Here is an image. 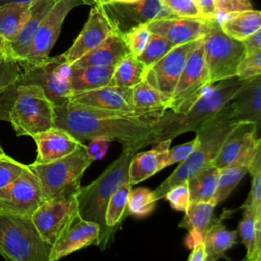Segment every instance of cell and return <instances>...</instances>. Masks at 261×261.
Segmentation results:
<instances>
[{
  "label": "cell",
  "instance_id": "obj_1",
  "mask_svg": "<svg viewBox=\"0 0 261 261\" xmlns=\"http://www.w3.org/2000/svg\"><path fill=\"white\" fill-rule=\"evenodd\" d=\"M54 111L55 126L66 130L79 142L103 137L119 142L122 151L132 154L157 143L163 127L162 116L154 119L135 112L95 108L71 101L54 106Z\"/></svg>",
  "mask_w": 261,
  "mask_h": 261
},
{
  "label": "cell",
  "instance_id": "obj_2",
  "mask_svg": "<svg viewBox=\"0 0 261 261\" xmlns=\"http://www.w3.org/2000/svg\"><path fill=\"white\" fill-rule=\"evenodd\" d=\"M238 122L239 120L232 117V107L228 103L216 115L201 125L196 130L198 144L194 152L180 162L175 170L153 191L155 199L157 201L162 199L170 188L187 181L202 167L212 163L228 134Z\"/></svg>",
  "mask_w": 261,
  "mask_h": 261
},
{
  "label": "cell",
  "instance_id": "obj_3",
  "mask_svg": "<svg viewBox=\"0 0 261 261\" xmlns=\"http://www.w3.org/2000/svg\"><path fill=\"white\" fill-rule=\"evenodd\" d=\"M133 155L122 151L120 156L98 178L87 186H81L76 196L80 218L95 222L100 226V238L97 246L102 250L106 248L112 238L105 222L106 207L116 189L128 180V167Z\"/></svg>",
  "mask_w": 261,
  "mask_h": 261
},
{
  "label": "cell",
  "instance_id": "obj_4",
  "mask_svg": "<svg viewBox=\"0 0 261 261\" xmlns=\"http://www.w3.org/2000/svg\"><path fill=\"white\" fill-rule=\"evenodd\" d=\"M241 84L242 80L238 76L211 84L185 113L165 112L162 116L164 126L158 135V142L172 140L187 132H196L233 100Z\"/></svg>",
  "mask_w": 261,
  "mask_h": 261
},
{
  "label": "cell",
  "instance_id": "obj_5",
  "mask_svg": "<svg viewBox=\"0 0 261 261\" xmlns=\"http://www.w3.org/2000/svg\"><path fill=\"white\" fill-rule=\"evenodd\" d=\"M52 245L36 228L32 215L0 212V255L13 261H49Z\"/></svg>",
  "mask_w": 261,
  "mask_h": 261
},
{
  "label": "cell",
  "instance_id": "obj_6",
  "mask_svg": "<svg viewBox=\"0 0 261 261\" xmlns=\"http://www.w3.org/2000/svg\"><path fill=\"white\" fill-rule=\"evenodd\" d=\"M10 122L17 136H33L55 126L54 104L36 84L19 85L9 110Z\"/></svg>",
  "mask_w": 261,
  "mask_h": 261
},
{
  "label": "cell",
  "instance_id": "obj_7",
  "mask_svg": "<svg viewBox=\"0 0 261 261\" xmlns=\"http://www.w3.org/2000/svg\"><path fill=\"white\" fill-rule=\"evenodd\" d=\"M80 180L59 191L49 199L43 200L32 214V220L41 237L53 245L80 218L77 193Z\"/></svg>",
  "mask_w": 261,
  "mask_h": 261
},
{
  "label": "cell",
  "instance_id": "obj_8",
  "mask_svg": "<svg viewBox=\"0 0 261 261\" xmlns=\"http://www.w3.org/2000/svg\"><path fill=\"white\" fill-rule=\"evenodd\" d=\"M205 61L210 84L237 76L238 66L246 55L243 41L225 34L219 22L213 20L210 31L204 37Z\"/></svg>",
  "mask_w": 261,
  "mask_h": 261
},
{
  "label": "cell",
  "instance_id": "obj_9",
  "mask_svg": "<svg viewBox=\"0 0 261 261\" xmlns=\"http://www.w3.org/2000/svg\"><path fill=\"white\" fill-rule=\"evenodd\" d=\"M92 162L86 146L81 144L75 151L62 158L47 163L33 162L28 165L37 175L41 186L42 199L46 200L66 186L80 180Z\"/></svg>",
  "mask_w": 261,
  "mask_h": 261
},
{
  "label": "cell",
  "instance_id": "obj_10",
  "mask_svg": "<svg viewBox=\"0 0 261 261\" xmlns=\"http://www.w3.org/2000/svg\"><path fill=\"white\" fill-rule=\"evenodd\" d=\"M211 85L205 61L204 37L199 39L188 55L184 70L170 98L168 109L185 113Z\"/></svg>",
  "mask_w": 261,
  "mask_h": 261
},
{
  "label": "cell",
  "instance_id": "obj_11",
  "mask_svg": "<svg viewBox=\"0 0 261 261\" xmlns=\"http://www.w3.org/2000/svg\"><path fill=\"white\" fill-rule=\"evenodd\" d=\"M70 66L60 55L49 57L43 63L22 70L15 83L17 86L23 84L39 85L54 106L62 105L68 102L72 96Z\"/></svg>",
  "mask_w": 261,
  "mask_h": 261
},
{
  "label": "cell",
  "instance_id": "obj_12",
  "mask_svg": "<svg viewBox=\"0 0 261 261\" xmlns=\"http://www.w3.org/2000/svg\"><path fill=\"white\" fill-rule=\"evenodd\" d=\"M84 4L85 0H59L54 5L36 32L27 56L19 62L22 70L39 65L50 57L49 53L59 36L65 17L72 8Z\"/></svg>",
  "mask_w": 261,
  "mask_h": 261
},
{
  "label": "cell",
  "instance_id": "obj_13",
  "mask_svg": "<svg viewBox=\"0 0 261 261\" xmlns=\"http://www.w3.org/2000/svg\"><path fill=\"white\" fill-rule=\"evenodd\" d=\"M97 6L100 7L113 31L120 35L154 19L174 16L164 7L161 0L111 2Z\"/></svg>",
  "mask_w": 261,
  "mask_h": 261
},
{
  "label": "cell",
  "instance_id": "obj_14",
  "mask_svg": "<svg viewBox=\"0 0 261 261\" xmlns=\"http://www.w3.org/2000/svg\"><path fill=\"white\" fill-rule=\"evenodd\" d=\"M43 201L39 179L29 167L8 186L0 189V212L32 215Z\"/></svg>",
  "mask_w": 261,
  "mask_h": 261
},
{
  "label": "cell",
  "instance_id": "obj_15",
  "mask_svg": "<svg viewBox=\"0 0 261 261\" xmlns=\"http://www.w3.org/2000/svg\"><path fill=\"white\" fill-rule=\"evenodd\" d=\"M198 40L174 46L166 55L146 69L144 80L160 92L168 102L184 70L188 55Z\"/></svg>",
  "mask_w": 261,
  "mask_h": 261
},
{
  "label": "cell",
  "instance_id": "obj_16",
  "mask_svg": "<svg viewBox=\"0 0 261 261\" xmlns=\"http://www.w3.org/2000/svg\"><path fill=\"white\" fill-rule=\"evenodd\" d=\"M212 21L201 17L169 16L154 19L147 25L151 33L162 36L177 46L205 37L210 31Z\"/></svg>",
  "mask_w": 261,
  "mask_h": 261
},
{
  "label": "cell",
  "instance_id": "obj_17",
  "mask_svg": "<svg viewBox=\"0 0 261 261\" xmlns=\"http://www.w3.org/2000/svg\"><path fill=\"white\" fill-rule=\"evenodd\" d=\"M113 32L112 27L100 7L94 5L79 36L69 49L60 54V56L66 63L72 65L86 53L99 46Z\"/></svg>",
  "mask_w": 261,
  "mask_h": 261
},
{
  "label": "cell",
  "instance_id": "obj_18",
  "mask_svg": "<svg viewBox=\"0 0 261 261\" xmlns=\"http://www.w3.org/2000/svg\"><path fill=\"white\" fill-rule=\"evenodd\" d=\"M58 1L36 0L32 2L27 19L18 34L10 42H4V51L15 58L18 63L27 56L36 32Z\"/></svg>",
  "mask_w": 261,
  "mask_h": 261
},
{
  "label": "cell",
  "instance_id": "obj_19",
  "mask_svg": "<svg viewBox=\"0 0 261 261\" xmlns=\"http://www.w3.org/2000/svg\"><path fill=\"white\" fill-rule=\"evenodd\" d=\"M69 101L95 108L135 112L132 88L107 85L94 90L73 94Z\"/></svg>",
  "mask_w": 261,
  "mask_h": 261
},
{
  "label": "cell",
  "instance_id": "obj_20",
  "mask_svg": "<svg viewBox=\"0 0 261 261\" xmlns=\"http://www.w3.org/2000/svg\"><path fill=\"white\" fill-rule=\"evenodd\" d=\"M100 226L92 221L79 218L53 245L49 261H56L92 244H98Z\"/></svg>",
  "mask_w": 261,
  "mask_h": 261
},
{
  "label": "cell",
  "instance_id": "obj_21",
  "mask_svg": "<svg viewBox=\"0 0 261 261\" xmlns=\"http://www.w3.org/2000/svg\"><path fill=\"white\" fill-rule=\"evenodd\" d=\"M37 146V157L34 162L47 163L62 158L75 151L81 144L66 130L54 126L32 136Z\"/></svg>",
  "mask_w": 261,
  "mask_h": 261
},
{
  "label": "cell",
  "instance_id": "obj_22",
  "mask_svg": "<svg viewBox=\"0 0 261 261\" xmlns=\"http://www.w3.org/2000/svg\"><path fill=\"white\" fill-rule=\"evenodd\" d=\"M229 104L236 120L254 122L259 129L261 127V75L242 81Z\"/></svg>",
  "mask_w": 261,
  "mask_h": 261
},
{
  "label": "cell",
  "instance_id": "obj_23",
  "mask_svg": "<svg viewBox=\"0 0 261 261\" xmlns=\"http://www.w3.org/2000/svg\"><path fill=\"white\" fill-rule=\"evenodd\" d=\"M171 142L172 140H162L155 143L151 150L134 154L128 167V181L136 185L162 170Z\"/></svg>",
  "mask_w": 261,
  "mask_h": 261
},
{
  "label": "cell",
  "instance_id": "obj_24",
  "mask_svg": "<svg viewBox=\"0 0 261 261\" xmlns=\"http://www.w3.org/2000/svg\"><path fill=\"white\" fill-rule=\"evenodd\" d=\"M258 140V139H257ZM257 141L250 144L231 163L219 169L217 187L211 202L216 206L224 201L234 190L241 179L249 172Z\"/></svg>",
  "mask_w": 261,
  "mask_h": 261
},
{
  "label": "cell",
  "instance_id": "obj_25",
  "mask_svg": "<svg viewBox=\"0 0 261 261\" xmlns=\"http://www.w3.org/2000/svg\"><path fill=\"white\" fill-rule=\"evenodd\" d=\"M129 49L118 33H111L99 46L86 53L72 65L74 66H115L129 54Z\"/></svg>",
  "mask_w": 261,
  "mask_h": 261
},
{
  "label": "cell",
  "instance_id": "obj_26",
  "mask_svg": "<svg viewBox=\"0 0 261 261\" xmlns=\"http://www.w3.org/2000/svg\"><path fill=\"white\" fill-rule=\"evenodd\" d=\"M257 124L251 121H239L225 139L218 155L212 162L218 169L231 163L250 144L257 141Z\"/></svg>",
  "mask_w": 261,
  "mask_h": 261
},
{
  "label": "cell",
  "instance_id": "obj_27",
  "mask_svg": "<svg viewBox=\"0 0 261 261\" xmlns=\"http://www.w3.org/2000/svg\"><path fill=\"white\" fill-rule=\"evenodd\" d=\"M135 113L150 118H160L168 109V100L146 80L132 88Z\"/></svg>",
  "mask_w": 261,
  "mask_h": 261
},
{
  "label": "cell",
  "instance_id": "obj_28",
  "mask_svg": "<svg viewBox=\"0 0 261 261\" xmlns=\"http://www.w3.org/2000/svg\"><path fill=\"white\" fill-rule=\"evenodd\" d=\"M115 66H70V87L73 94L107 86Z\"/></svg>",
  "mask_w": 261,
  "mask_h": 261
},
{
  "label": "cell",
  "instance_id": "obj_29",
  "mask_svg": "<svg viewBox=\"0 0 261 261\" xmlns=\"http://www.w3.org/2000/svg\"><path fill=\"white\" fill-rule=\"evenodd\" d=\"M219 24L222 31L233 39L245 41L261 28V10L246 9L224 16Z\"/></svg>",
  "mask_w": 261,
  "mask_h": 261
},
{
  "label": "cell",
  "instance_id": "obj_30",
  "mask_svg": "<svg viewBox=\"0 0 261 261\" xmlns=\"http://www.w3.org/2000/svg\"><path fill=\"white\" fill-rule=\"evenodd\" d=\"M237 233V230H227L219 219L209 224L204 237L207 260L216 261L225 258V252L236 244Z\"/></svg>",
  "mask_w": 261,
  "mask_h": 261
},
{
  "label": "cell",
  "instance_id": "obj_31",
  "mask_svg": "<svg viewBox=\"0 0 261 261\" xmlns=\"http://www.w3.org/2000/svg\"><path fill=\"white\" fill-rule=\"evenodd\" d=\"M219 169L210 163L193 174L187 181L190 192V202H208L214 196Z\"/></svg>",
  "mask_w": 261,
  "mask_h": 261
},
{
  "label": "cell",
  "instance_id": "obj_32",
  "mask_svg": "<svg viewBox=\"0 0 261 261\" xmlns=\"http://www.w3.org/2000/svg\"><path fill=\"white\" fill-rule=\"evenodd\" d=\"M32 3L9 2L0 5V38L10 42L23 25Z\"/></svg>",
  "mask_w": 261,
  "mask_h": 261
},
{
  "label": "cell",
  "instance_id": "obj_33",
  "mask_svg": "<svg viewBox=\"0 0 261 261\" xmlns=\"http://www.w3.org/2000/svg\"><path fill=\"white\" fill-rule=\"evenodd\" d=\"M147 67L132 53L127 54L114 67L109 86L133 88L145 79Z\"/></svg>",
  "mask_w": 261,
  "mask_h": 261
},
{
  "label": "cell",
  "instance_id": "obj_34",
  "mask_svg": "<svg viewBox=\"0 0 261 261\" xmlns=\"http://www.w3.org/2000/svg\"><path fill=\"white\" fill-rule=\"evenodd\" d=\"M132 184L127 180L121 184L111 196L105 212V222L110 233L114 232L120 227V224L125 216H127V202Z\"/></svg>",
  "mask_w": 261,
  "mask_h": 261
},
{
  "label": "cell",
  "instance_id": "obj_35",
  "mask_svg": "<svg viewBox=\"0 0 261 261\" xmlns=\"http://www.w3.org/2000/svg\"><path fill=\"white\" fill-rule=\"evenodd\" d=\"M215 205L211 202H190L178 226L189 230L201 231L204 236L211 222Z\"/></svg>",
  "mask_w": 261,
  "mask_h": 261
},
{
  "label": "cell",
  "instance_id": "obj_36",
  "mask_svg": "<svg viewBox=\"0 0 261 261\" xmlns=\"http://www.w3.org/2000/svg\"><path fill=\"white\" fill-rule=\"evenodd\" d=\"M242 209H243V215L238 226V231L241 236L242 243L244 244L247 250L246 260L250 261L255 249L256 232H257L256 216H255L252 198L250 195H248V198L245 201L244 205L242 206Z\"/></svg>",
  "mask_w": 261,
  "mask_h": 261
},
{
  "label": "cell",
  "instance_id": "obj_37",
  "mask_svg": "<svg viewBox=\"0 0 261 261\" xmlns=\"http://www.w3.org/2000/svg\"><path fill=\"white\" fill-rule=\"evenodd\" d=\"M156 203L157 200L150 189L143 187L132 189L127 202V215L136 218H145L154 211Z\"/></svg>",
  "mask_w": 261,
  "mask_h": 261
},
{
  "label": "cell",
  "instance_id": "obj_38",
  "mask_svg": "<svg viewBox=\"0 0 261 261\" xmlns=\"http://www.w3.org/2000/svg\"><path fill=\"white\" fill-rule=\"evenodd\" d=\"M249 173L252 176V188L249 195L252 198L256 225H258L261 218V137L257 140L256 149L249 167Z\"/></svg>",
  "mask_w": 261,
  "mask_h": 261
},
{
  "label": "cell",
  "instance_id": "obj_39",
  "mask_svg": "<svg viewBox=\"0 0 261 261\" xmlns=\"http://www.w3.org/2000/svg\"><path fill=\"white\" fill-rule=\"evenodd\" d=\"M173 47L174 45L170 41L152 33L145 49L137 58L148 68L166 55Z\"/></svg>",
  "mask_w": 261,
  "mask_h": 261
},
{
  "label": "cell",
  "instance_id": "obj_40",
  "mask_svg": "<svg viewBox=\"0 0 261 261\" xmlns=\"http://www.w3.org/2000/svg\"><path fill=\"white\" fill-rule=\"evenodd\" d=\"M22 73V68L18 61L7 54L0 52V93L13 84Z\"/></svg>",
  "mask_w": 261,
  "mask_h": 261
},
{
  "label": "cell",
  "instance_id": "obj_41",
  "mask_svg": "<svg viewBox=\"0 0 261 261\" xmlns=\"http://www.w3.org/2000/svg\"><path fill=\"white\" fill-rule=\"evenodd\" d=\"M151 34L152 33L147 24H141L129 30L121 36L123 37V40L125 41L129 52L137 57L145 49L151 37Z\"/></svg>",
  "mask_w": 261,
  "mask_h": 261
},
{
  "label": "cell",
  "instance_id": "obj_42",
  "mask_svg": "<svg viewBox=\"0 0 261 261\" xmlns=\"http://www.w3.org/2000/svg\"><path fill=\"white\" fill-rule=\"evenodd\" d=\"M25 168L28 164L16 161L8 155L0 158V189L15 180Z\"/></svg>",
  "mask_w": 261,
  "mask_h": 261
},
{
  "label": "cell",
  "instance_id": "obj_43",
  "mask_svg": "<svg viewBox=\"0 0 261 261\" xmlns=\"http://www.w3.org/2000/svg\"><path fill=\"white\" fill-rule=\"evenodd\" d=\"M258 75H261V49L246 53L237 70V76L242 81Z\"/></svg>",
  "mask_w": 261,
  "mask_h": 261
},
{
  "label": "cell",
  "instance_id": "obj_44",
  "mask_svg": "<svg viewBox=\"0 0 261 261\" xmlns=\"http://www.w3.org/2000/svg\"><path fill=\"white\" fill-rule=\"evenodd\" d=\"M171 208L177 211L185 212L190 204V192L188 181L177 184L170 188L164 195Z\"/></svg>",
  "mask_w": 261,
  "mask_h": 261
},
{
  "label": "cell",
  "instance_id": "obj_45",
  "mask_svg": "<svg viewBox=\"0 0 261 261\" xmlns=\"http://www.w3.org/2000/svg\"><path fill=\"white\" fill-rule=\"evenodd\" d=\"M204 234L198 230H189L185 239V245L191 250L189 261H207V252L204 242Z\"/></svg>",
  "mask_w": 261,
  "mask_h": 261
},
{
  "label": "cell",
  "instance_id": "obj_46",
  "mask_svg": "<svg viewBox=\"0 0 261 261\" xmlns=\"http://www.w3.org/2000/svg\"><path fill=\"white\" fill-rule=\"evenodd\" d=\"M161 2L174 16L201 17L199 8L194 0H161Z\"/></svg>",
  "mask_w": 261,
  "mask_h": 261
},
{
  "label": "cell",
  "instance_id": "obj_47",
  "mask_svg": "<svg viewBox=\"0 0 261 261\" xmlns=\"http://www.w3.org/2000/svg\"><path fill=\"white\" fill-rule=\"evenodd\" d=\"M198 144V139L195 137L193 140L184 143L179 146H176L173 149H169L167 153V157L164 162V168L173 164V163H180L185 161L195 150Z\"/></svg>",
  "mask_w": 261,
  "mask_h": 261
},
{
  "label": "cell",
  "instance_id": "obj_48",
  "mask_svg": "<svg viewBox=\"0 0 261 261\" xmlns=\"http://www.w3.org/2000/svg\"><path fill=\"white\" fill-rule=\"evenodd\" d=\"M215 5L217 11L216 20L218 22L227 14L252 8L250 0H215Z\"/></svg>",
  "mask_w": 261,
  "mask_h": 261
},
{
  "label": "cell",
  "instance_id": "obj_49",
  "mask_svg": "<svg viewBox=\"0 0 261 261\" xmlns=\"http://www.w3.org/2000/svg\"><path fill=\"white\" fill-rule=\"evenodd\" d=\"M110 143L111 141L109 139L103 138V137H97L90 140L89 145L86 146L89 157L93 161L103 158L109 148Z\"/></svg>",
  "mask_w": 261,
  "mask_h": 261
},
{
  "label": "cell",
  "instance_id": "obj_50",
  "mask_svg": "<svg viewBox=\"0 0 261 261\" xmlns=\"http://www.w3.org/2000/svg\"><path fill=\"white\" fill-rule=\"evenodd\" d=\"M197 6L202 18L207 20H216L217 11L215 0H198Z\"/></svg>",
  "mask_w": 261,
  "mask_h": 261
},
{
  "label": "cell",
  "instance_id": "obj_51",
  "mask_svg": "<svg viewBox=\"0 0 261 261\" xmlns=\"http://www.w3.org/2000/svg\"><path fill=\"white\" fill-rule=\"evenodd\" d=\"M243 42L246 47V53L260 50L261 49V28L255 34H253L251 37H249Z\"/></svg>",
  "mask_w": 261,
  "mask_h": 261
},
{
  "label": "cell",
  "instance_id": "obj_52",
  "mask_svg": "<svg viewBox=\"0 0 261 261\" xmlns=\"http://www.w3.org/2000/svg\"><path fill=\"white\" fill-rule=\"evenodd\" d=\"M250 261H261V218L257 225V232H256V242H255V249Z\"/></svg>",
  "mask_w": 261,
  "mask_h": 261
},
{
  "label": "cell",
  "instance_id": "obj_53",
  "mask_svg": "<svg viewBox=\"0 0 261 261\" xmlns=\"http://www.w3.org/2000/svg\"><path fill=\"white\" fill-rule=\"evenodd\" d=\"M36 0H0V5L4 3H9V2H17V3H32Z\"/></svg>",
  "mask_w": 261,
  "mask_h": 261
},
{
  "label": "cell",
  "instance_id": "obj_54",
  "mask_svg": "<svg viewBox=\"0 0 261 261\" xmlns=\"http://www.w3.org/2000/svg\"><path fill=\"white\" fill-rule=\"evenodd\" d=\"M4 51V41L0 38V52Z\"/></svg>",
  "mask_w": 261,
  "mask_h": 261
},
{
  "label": "cell",
  "instance_id": "obj_55",
  "mask_svg": "<svg viewBox=\"0 0 261 261\" xmlns=\"http://www.w3.org/2000/svg\"><path fill=\"white\" fill-rule=\"evenodd\" d=\"M140 0H115V2H136Z\"/></svg>",
  "mask_w": 261,
  "mask_h": 261
},
{
  "label": "cell",
  "instance_id": "obj_56",
  "mask_svg": "<svg viewBox=\"0 0 261 261\" xmlns=\"http://www.w3.org/2000/svg\"><path fill=\"white\" fill-rule=\"evenodd\" d=\"M7 155L4 153V151L2 150V148H1V145H0V158H2V157H6Z\"/></svg>",
  "mask_w": 261,
  "mask_h": 261
},
{
  "label": "cell",
  "instance_id": "obj_57",
  "mask_svg": "<svg viewBox=\"0 0 261 261\" xmlns=\"http://www.w3.org/2000/svg\"><path fill=\"white\" fill-rule=\"evenodd\" d=\"M85 1H86V4H87V5H90V4H91V1H90V0H85Z\"/></svg>",
  "mask_w": 261,
  "mask_h": 261
},
{
  "label": "cell",
  "instance_id": "obj_58",
  "mask_svg": "<svg viewBox=\"0 0 261 261\" xmlns=\"http://www.w3.org/2000/svg\"><path fill=\"white\" fill-rule=\"evenodd\" d=\"M259 221H260V220H259Z\"/></svg>",
  "mask_w": 261,
  "mask_h": 261
}]
</instances>
